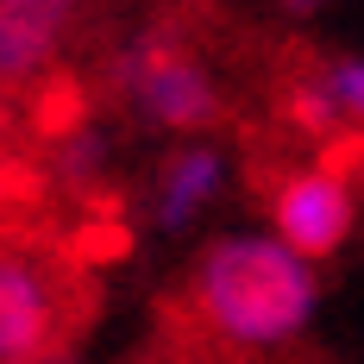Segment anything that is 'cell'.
Masks as SVG:
<instances>
[{
  "instance_id": "2",
  "label": "cell",
  "mask_w": 364,
  "mask_h": 364,
  "mask_svg": "<svg viewBox=\"0 0 364 364\" xmlns=\"http://www.w3.org/2000/svg\"><path fill=\"white\" fill-rule=\"evenodd\" d=\"M107 82L119 101H132L139 119H151L157 132H176V139H208V126L220 119V82L201 57L176 50L164 32H145L132 44H119L107 63Z\"/></svg>"
},
{
  "instance_id": "6",
  "label": "cell",
  "mask_w": 364,
  "mask_h": 364,
  "mask_svg": "<svg viewBox=\"0 0 364 364\" xmlns=\"http://www.w3.org/2000/svg\"><path fill=\"white\" fill-rule=\"evenodd\" d=\"M82 0H0V88L38 82Z\"/></svg>"
},
{
  "instance_id": "11",
  "label": "cell",
  "mask_w": 364,
  "mask_h": 364,
  "mask_svg": "<svg viewBox=\"0 0 364 364\" xmlns=\"http://www.w3.org/2000/svg\"><path fill=\"white\" fill-rule=\"evenodd\" d=\"M101 164H107V145H101V132H70L63 145H57V170H63V182L70 188H95V176H101Z\"/></svg>"
},
{
  "instance_id": "5",
  "label": "cell",
  "mask_w": 364,
  "mask_h": 364,
  "mask_svg": "<svg viewBox=\"0 0 364 364\" xmlns=\"http://www.w3.org/2000/svg\"><path fill=\"white\" fill-rule=\"evenodd\" d=\"M220 195H226V151L208 145V139H188L164 157V170H157V195H151V220H157V232H188L195 220L214 208Z\"/></svg>"
},
{
  "instance_id": "1",
  "label": "cell",
  "mask_w": 364,
  "mask_h": 364,
  "mask_svg": "<svg viewBox=\"0 0 364 364\" xmlns=\"http://www.w3.org/2000/svg\"><path fill=\"white\" fill-rule=\"evenodd\" d=\"M195 308L239 352H283L321 308V264L277 232H220L195 264Z\"/></svg>"
},
{
  "instance_id": "12",
  "label": "cell",
  "mask_w": 364,
  "mask_h": 364,
  "mask_svg": "<svg viewBox=\"0 0 364 364\" xmlns=\"http://www.w3.org/2000/svg\"><path fill=\"white\" fill-rule=\"evenodd\" d=\"M314 164H321V170H333V176H346V182H352V170H364V126H346L339 139H327Z\"/></svg>"
},
{
  "instance_id": "8",
  "label": "cell",
  "mask_w": 364,
  "mask_h": 364,
  "mask_svg": "<svg viewBox=\"0 0 364 364\" xmlns=\"http://www.w3.org/2000/svg\"><path fill=\"white\" fill-rule=\"evenodd\" d=\"M289 126L301 132V139H314V145H327V139L346 132V119H339V107H333V95L314 82V75L289 88Z\"/></svg>"
},
{
  "instance_id": "4",
  "label": "cell",
  "mask_w": 364,
  "mask_h": 364,
  "mask_svg": "<svg viewBox=\"0 0 364 364\" xmlns=\"http://www.w3.org/2000/svg\"><path fill=\"white\" fill-rule=\"evenodd\" d=\"M57 346V283L26 245H0V364H44Z\"/></svg>"
},
{
  "instance_id": "9",
  "label": "cell",
  "mask_w": 364,
  "mask_h": 364,
  "mask_svg": "<svg viewBox=\"0 0 364 364\" xmlns=\"http://www.w3.org/2000/svg\"><path fill=\"white\" fill-rule=\"evenodd\" d=\"M88 126V95L75 88L70 75H57L50 88H44V101H38V132L50 139V145H63L70 132H82Z\"/></svg>"
},
{
  "instance_id": "3",
  "label": "cell",
  "mask_w": 364,
  "mask_h": 364,
  "mask_svg": "<svg viewBox=\"0 0 364 364\" xmlns=\"http://www.w3.org/2000/svg\"><path fill=\"white\" fill-rule=\"evenodd\" d=\"M352 220H358V201H352V182L308 164V170H289L270 195V232L289 239L301 257H333L346 239H352Z\"/></svg>"
},
{
  "instance_id": "10",
  "label": "cell",
  "mask_w": 364,
  "mask_h": 364,
  "mask_svg": "<svg viewBox=\"0 0 364 364\" xmlns=\"http://www.w3.org/2000/svg\"><path fill=\"white\" fill-rule=\"evenodd\" d=\"M314 82L333 95V107L346 126H364V57H333L314 70Z\"/></svg>"
},
{
  "instance_id": "7",
  "label": "cell",
  "mask_w": 364,
  "mask_h": 364,
  "mask_svg": "<svg viewBox=\"0 0 364 364\" xmlns=\"http://www.w3.org/2000/svg\"><path fill=\"white\" fill-rule=\"evenodd\" d=\"M70 257L82 270H101V264H126L132 257V232H126V220H82L70 232Z\"/></svg>"
},
{
  "instance_id": "13",
  "label": "cell",
  "mask_w": 364,
  "mask_h": 364,
  "mask_svg": "<svg viewBox=\"0 0 364 364\" xmlns=\"http://www.w3.org/2000/svg\"><path fill=\"white\" fill-rule=\"evenodd\" d=\"M277 6H283V13H289V19H314V13H321V6H327V0H277Z\"/></svg>"
}]
</instances>
